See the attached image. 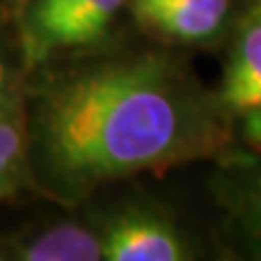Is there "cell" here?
Segmentation results:
<instances>
[{
    "mask_svg": "<svg viewBox=\"0 0 261 261\" xmlns=\"http://www.w3.org/2000/svg\"><path fill=\"white\" fill-rule=\"evenodd\" d=\"M209 102L166 57L102 63L39 96L31 148L44 181L65 198L111 178L192 159L214 146Z\"/></svg>",
    "mask_w": 261,
    "mask_h": 261,
    "instance_id": "6da1fadb",
    "label": "cell"
},
{
    "mask_svg": "<svg viewBox=\"0 0 261 261\" xmlns=\"http://www.w3.org/2000/svg\"><path fill=\"white\" fill-rule=\"evenodd\" d=\"M102 255L109 261H181L187 250L181 235L163 220L133 214L105 231Z\"/></svg>",
    "mask_w": 261,
    "mask_h": 261,
    "instance_id": "7a4b0ae2",
    "label": "cell"
},
{
    "mask_svg": "<svg viewBox=\"0 0 261 261\" xmlns=\"http://www.w3.org/2000/svg\"><path fill=\"white\" fill-rule=\"evenodd\" d=\"M222 102L261 116V11H250L222 81Z\"/></svg>",
    "mask_w": 261,
    "mask_h": 261,
    "instance_id": "3957f363",
    "label": "cell"
},
{
    "mask_svg": "<svg viewBox=\"0 0 261 261\" xmlns=\"http://www.w3.org/2000/svg\"><path fill=\"white\" fill-rule=\"evenodd\" d=\"M130 11L152 31L183 42L211 39L224 22L222 13L178 0H130Z\"/></svg>",
    "mask_w": 261,
    "mask_h": 261,
    "instance_id": "277c9868",
    "label": "cell"
},
{
    "mask_svg": "<svg viewBox=\"0 0 261 261\" xmlns=\"http://www.w3.org/2000/svg\"><path fill=\"white\" fill-rule=\"evenodd\" d=\"M13 257L24 261H98L102 255V235L74 224L53 226L22 244Z\"/></svg>",
    "mask_w": 261,
    "mask_h": 261,
    "instance_id": "5b68a950",
    "label": "cell"
},
{
    "mask_svg": "<svg viewBox=\"0 0 261 261\" xmlns=\"http://www.w3.org/2000/svg\"><path fill=\"white\" fill-rule=\"evenodd\" d=\"M122 0H72L68 11L44 44V57L57 48H74L96 42L120 11Z\"/></svg>",
    "mask_w": 261,
    "mask_h": 261,
    "instance_id": "8992f818",
    "label": "cell"
},
{
    "mask_svg": "<svg viewBox=\"0 0 261 261\" xmlns=\"http://www.w3.org/2000/svg\"><path fill=\"white\" fill-rule=\"evenodd\" d=\"M231 209L238 233L246 246L261 257V161L250 166L233 183Z\"/></svg>",
    "mask_w": 261,
    "mask_h": 261,
    "instance_id": "52a82bcc",
    "label": "cell"
},
{
    "mask_svg": "<svg viewBox=\"0 0 261 261\" xmlns=\"http://www.w3.org/2000/svg\"><path fill=\"white\" fill-rule=\"evenodd\" d=\"M27 150V130L20 118L0 113V200L18 185V170Z\"/></svg>",
    "mask_w": 261,
    "mask_h": 261,
    "instance_id": "ba28073f",
    "label": "cell"
},
{
    "mask_svg": "<svg viewBox=\"0 0 261 261\" xmlns=\"http://www.w3.org/2000/svg\"><path fill=\"white\" fill-rule=\"evenodd\" d=\"M72 0H35L31 9V15L27 20V37H24V46H27L29 59H42L44 57V44L53 29L59 24L63 13L68 11Z\"/></svg>",
    "mask_w": 261,
    "mask_h": 261,
    "instance_id": "9c48e42d",
    "label": "cell"
},
{
    "mask_svg": "<svg viewBox=\"0 0 261 261\" xmlns=\"http://www.w3.org/2000/svg\"><path fill=\"white\" fill-rule=\"evenodd\" d=\"M178 3H190L196 7H202V9L218 11L222 15H226V11H228V0H178Z\"/></svg>",
    "mask_w": 261,
    "mask_h": 261,
    "instance_id": "30bf717a",
    "label": "cell"
},
{
    "mask_svg": "<svg viewBox=\"0 0 261 261\" xmlns=\"http://www.w3.org/2000/svg\"><path fill=\"white\" fill-rule=\"evenodd\" d=\"M5 94H7V70H5L3 59H0V107H3Z\"/></svg>",
    "mask_w": 261,
    "mask_h": 261,
    "instance_id": "8fae6325",
    "label": "cell"
},
{
    "mask_svg": "<svg viewBox=\"0 0 261 261\" xmlns=\"http://www.w3.org/2000/svg\"><path fill=\"white\" fill-rule=\"evenodd\" d=\"M252 11H261V0H257L255 7H252Z\"/></svg>",
    "mask_w": 261,
    "mask_h": 261,
    "instance_id": "7c38bea8",
    "label": "cell"
},
{
    "mask_svg": "<svg viewBox=\"0 0 261 261\" xmlns=\"http://www.w3.org/2000/svg\"><path fill=\"white\" fill-rule=\"evenodd\" d=\"M0 259H3V255H0Z\"/></svg>",
    "mask_w": 261,
    "mask_h": 261,
    "instance_id": "4fadbf2b",
    "label": "cell"
}]
</instances>
